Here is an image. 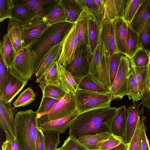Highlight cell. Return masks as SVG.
Listing matches in <instances>:
<instances>
[{
  "label": "cell",
  "mask_w": 150,
  "mask_h": 150,
  "mask_svg": "<svg viewBox=\"0 0 150 150\" xmlns=\"http://www.w3.org/2000/svg\"><path fill=\"white\" fill-rule=\"evenodd\" d=\"M117 108L108 107L79 114L69 127V136L77 140L81 136L107 132L111 134L112 119Z\"/></svg>",
  "instance_id": "cell-1"
},
{
  "label": "cell",
  "mask_w": 150,
  "mask_h": 150,
  "mask_svg": "<svg viewBox=\"0 0 150 150\" xmlns=\"http://www.w3.org/2000/svg\"><path fill=\"white\" fill-rule=\"evenodd\" d=\"M38 128L35 112L31 109L18 112L15 116V134L20 150H36Z\"/></svg>",
  "instance_id": "cell-2"
},
{
  "label": "cell",
  "mask_w": 150,
  "mask_h": 150,
  "mask_svg": "<svg viewBox=\"0 0 150 150\" xmlns=\"http://www.w3.org/2000/svg\"><path fill=\"white\" fill-rule=\"evenodd\" d=\"M74 23L65 21L50 25L30 46L37 56L35 69L52 48L62 42Z\"/></svg>",
  "instance_id": "cell-3"
},
{
  "label": "cell",
  "mask_w": 150,
  "mask_h": 150,
  "mask_svg": "<svg viewBox=\"0 0 150 150\" xmlns=\"http://www.w3.org/2000/svg\"><path fill=\"white\" fill-rule=\"evenodd\" d=\"M79 114L92 109L110 107L113 100L110 93H103L79 89L76 93Z\"/></svg>",
  "instance_id": "cell-4"
},
{
  "label": "cell",
  "mask_w": 150,
  "mask_h": 150,
  "mask_svg": "<svg viewBox=\"0 0 150 150\" xmlns=\"http://www.w3.org/2000/svg\"><path fill=\"white\" fill-rule=\"evenodd\" d=\"M77 110L76 93L68 91L50 111L38 118V126L43 123L68 117Z\"/></svg>",
  "instance_id": "cell-5"
},
{
  "label": "cell",
  "mask_w": 150,
  "mask_h": 150,
  "mask_svg": "<svg viewBox=\"0 0 150 150\" xmlns=\"http://www.w3.org/2000/svg\"><path fill=\"white\" fill-rule=\"evenodd\" d=\"M37 56L29 47H22L16 53L11 68L28 81L35 73Z\"/></svg>",
  "instance_id": "cell-6"
},
{
  "label": "cell",
  "mask_w": 150,
  "mask_h": 150,
  "mask_svg": "<svg viewBox=\"0 0 150 150\" xmlns=\"http://www.w3.org/2000/svg\"><path fill=\"white\" fill-rule=\"evenodd\" d=\"M92 54L88 45L76 47L69 64L66 67L74 77H81L89 73Z\"/></svg>",
  "instance_id": "cell-7"
},
{
  "label": "cell",
  "mask_w": 150,
  "mask_h": 150,
  "mask_svg": "<svg viewBox=\"0 0 150 150\" xmlns=\"http://www.w3.org/2000/svg\"><path fill=\"white\" fill-rule=\"evenodd\" d=\"M50 25L45 17L37 15L23 24L22 47H29Z\"/></svg>",
  "instance_id": "cell-8"
},
{
  "label": "cell",
  "mask_w": 150,
  "mask_h": 150,
  "mask_svg": "<svg viewBox=\"0 0 150 150\" xmlns=\"http://www.w3.org/2000/svg\"><path fill=\"white\" fill-rule=\"evenodd\" d=\"M131 69L129 59L125 55L121 59L114 81L110 89L113 100L127 95V79Z\"/></svg>",
  "instance_id": "cell-9"
},
{
  "label": "cell",
  "mask_w": 150,
  "mask_h": 150,
  "mask_svg": "<svg viewBox=\"0 0 150 150\" xmlns=\"http://www.w3.org/2000/svg\"><path fill=\"white\" fill-rule=\"evenodd\" d=\"M99 44L101 55L109 60L114 53L119 52L116 47L112 20L104 19L102 21Z\"/></svg>",
  "instance_id": "cell-10"
},
{
  "label": "cell",
  "mask_w": 150,
  "mask_h": 150,
  "mask_svg": "<svg viewBox=\"0 0 150 150\" xmlns=\"http://www.w3.org/2000/svg\"><path fill=\"white\" fill-rule=\"evenodd\" d=\"M28 81L13 69L8 68L7 82L3 91L0 94V99L6 103H11L27 85Z\"/></svg>",
  "instance_id": "cell-11"
},
{
  "label": "cell",
  "mask_w": 150,
  "mask_h": 150,
  "mask_svg": "<svg viewBox=\"0 0 150 150\" xmlns=\"http://www.w3.org/2000/svg\"><path fill=\"white\" fill-rule=\"evenodd\" d=\"M15 108L11 103H6L0 99V127L6 134V141L16 138Z\"/></svg>",
  "instance_id": "cell-12"
},
{
  "label": "cell",
  "mask_w": 150,
  "mask_h": 150,
  "mask_svg": "<svg viewBox=\"0 0 150 150\" xmlns=\"http://www.w3.org/2000/svg\"><path fill=\"white\" fill-rule=\"evenodd\" d=\"M62 44L61 53L57 62L59 64L66 67L74 54L78 45L75 23L64 38Z\"/></svg>",
  "instance_id": "cell-13"
},
{
  "label": "cell",
  "mask_w": 150,
  "mask_h": 150,
  "mask_svg": "<svg viewBox=\"0 0 150 150\" xmlns=\"http://www.w3.org/2000/svg\"><path fill=\"white\" fill-rule=\"evenodd\" d=\"M13 4L30 8L36 15L45 17L60 2V0H12Z\"/></svg>",
  "instance_id": "cell-14"
},
{
  "label": "cell",
  "mask_w": 150,
  "mask_h": 150,
  "mask_svg": "<svg viewBox=\"0 0 150 150\" xmlns=\"http://www.w3.org/2000/svg\"><path fill=\"white\" fill-rule=\"evenodd\" d=\"M62 42L52 48L45 56L35 69L37 83H39L46 73L56 62L58 61L62 48Z\"/></svg>",
  "instance_id": "cell-15"
},
{
  "label": "cell",
  "mask_w": 150,
  "mask_h": 150,
  "mask_svg": "<svg viewBox=\"0 0 150 150\" xmlns=\"http://www.w3.org/2000/svg\"><path fill=\"white\" fill-rule=\"evenodd\" d=\"M127 117V108L125 106L117 108L111 122V134L124 142Z\"/></svg>",
  "instance_id": "cell-16"
},
{
  "label": "cell",
  "mask_w": 150,
  "mask_h": 150,
  "mask_svg": "<svg viewBox=\"0 0 150 150\" xmlns=\"http://www.w3.org/2000/svg\"><path fill=\"white\" fill-rule=\"evenodd\" d=\"M112 21L117 50L125 55L128 25L121 17L117 18Z\"/></svg>",
  "instance_id": "cell-17"
},
{
  "label": "cell",
  "mask_w": 150,
  "mask_h": 150,
  "mask_svg": "<svg viewBox=\"0 0 150 150\" xmlns=\"http://www.w3.org/2000/svg\"><path fill=\"white\" fill-rule=\"evenodd\" d=\"M150 16V0H143L128 26L139 35Z\"/></svg>",
  "instance_id": "cell-18"
},
{
  "label": "cell",
  "mask_w": 150,
  "mask_h": 150,
  "mask_svg": "<svg viewBox=\"0 0 150 150\" xmlns=\"http://www.w3.org/2000/svg\"><path fill=\"white\" fill-rule=\"evenodd\" d=\"M141 104L137 103L129 106L127 108V117L124 142L129 144L135 132L137 123L143 107L139 111Z\"/></svg>",
  "instance_id": "cell-19"
},
{
  "label": "cell",
  "mask_w": 150,
  "mask_h": 150,
  "mask_svg": "<svg viewBox=\"0 0 150 150\" xmlns=\"http://www.w3.org/2000/svg\"><path fill=\"white\" fill-rule=\"evenodd\" d=\"M79 114L78 110L68 117L41 124L38 127L43 132L57 131L60 134L65 132Z\"/></svg>",
  "instance_id": "cell-20"
},
{
  "label": "cell",
  "mask_w": 150,
  "mask_h": 150,
  "mask_svg": "<svg viewBox=\"0 0 150 150\" xmlns=\"http://www.w3.org/2000/svg\"><path fill=\"white\" fill-rule=\"evenodd\" d=\"M103 9V20L106 19L113 20L122 18L125 0H102Z\"/></svg>",
  "instance_id": "cell-21"
},
{
  "label": "cell",
  "mask_w": 150,
  "mask_h": 150,
  "mask_svg": "<svg viewBox=\"0 0 150 150\" xmlns=\"http://www.w3.org/2000/svg\"><path fill=\"white\" fill-rule=\"evenodd\" d=\"M87 8L88 17V47L92 54L99 44L101 23L100 22L91 12Z\"/></svg>",
  "instance_id": "cell-22"
},
{
  "label": "cell",
  "mask_w": 150,
  "mask_h": 150,
  "mask_svg": "<svg viewBox=\"0 0 150 150\" xmlns=\"http://www.w3.org/2000/svg\"><path fill=\"white\" fill-rule=\"evenodd\" d=\"M83 11L75 23L78 41L76 47L83 44H86L88 46V26L87 9L86 7H83Z\"/></svg>",
  "instance_id": "cell-23"
},
{
  "label": "cell",
  "mask_w": 150,
  "mask_h": 150,
  "mask_svg": "<svg viewBox=\"0 0 150 150\" xmlns=\"http://www.w3.org/2000/svg\"><path fill=\"white\" fill-rule=\"evenodd\" d=\"M6 34L9 36L13 46L17 53L22 48L23 24L9 18Z\"/></svg>",
  "instance_id": "cell-24"
},
{
  "label": "cell",
  "mask_w": 150,
  "mask_h": 150,
  "mask_svg": "<svg viewBox=\"0 0 150 150\" xmlns=\"http://www.w3.org/2000/svg\"><path fill=\"white\" fill-rule=\"evenodd\" d=\"M64 9L66 21L75 23L83 11L78 0H60Z\"/></svg>",
  "instance_id": "cell-25"
},
{
  "label": "cell",
  "mask_w": 150,
  "mask_h": 150,
  "mask_svg": "<svg viewBox=\"0 0 150 150\" xmlns=\"http://www.w3.org/2000/svg\"><path fill=\"white\" fill-rule=\"evenodd\" d=\"M74 78L79 89L103 93H110L109 89L100 85L89 73L82 77Z\"/></svg>",
  "instance_id": "cell-26"
},
{
  "label": "cell",
  "mask_w": 150,
  "mask_h": 150,
  "mask_svg": "<svg viewBox=\"0 0 150 150\" xmlns=\"http://www.w3.org/2000/svg\"><path fill=\"white\" fill-rule=\"evenodd\" d=\"M111 134L104 132L92 135H86L79 137L77 141L87 150H99V144L108 139Z\"/></svg>",
  "instance_id": "cell-27"
},
{
  "label": "cell",
  "mask_w": 150,
  "mask_h": 150,
  "mask_svg": "<svg viewBox=\"0 0 150 150\" xmlns=\"http://www.w3.org/2000/svg\"><path fill=\"white\" fill-rule=\"evenodd\" d=\"M16 53L9 36L6 34L4 35L0 42V54L8 68H12Z\"/></svg>",
  "instance_id": "cell-28"
},
{
  "label": "cell",
  "mask_w": 150,
  "mask_h": 150,
  "mask_svg": "<svg viewBox=\"0 0 150 150\" xmlns=\"http://www.w3.org/2000/svg\"><path fill=\"white\" fill-rule=\"evenodd\" d=\"M59 82L68 91L76 93L79 89L74 76L65 67L58 64Z\"/></svg>",
  "instance_id": "cell-29"
},
{
  "label": "cell",
  "mask_w": 150,
  "mask_h": 150,
  "mask_svg": "<svg viewBox=\"0 0 150 150\" xmlns=\"http://www.w3.org/2000/svg\"><path fill=\"white\" fill-rule=\"evenodd\" d=\"M35 15V12L32 9L13 3L10 19L23 24Z\"/></svg>",
  "instance_id": "cell-30"
},
{
  "label": "cell",
  "mask_w": 150,
  "mask_h": 150,
  "mask_svg": "<svg viewBox=\"0 0 150 150\" xmlns=\"http://www.w3.org/2000/svg\"><path fill=\"white\" fill-rule=\"evenodd\" d=\"M39 86L42 93V96L60 100L68 91L60 85L56 86L47 84L40 82Z\"/></svg>",
  "instance_id": "cell-31"
},
{
  "label": "cell",
  "mask_w": 150,
  "mask_h": 150,
  "mask_svg": "<svg viewBox=\"0 0 150 150\" xmlns=\"http://www.w3.org/2000/svg\"><path fill=\"white\" fill-rule=\"evenodd\" d=\"M127 96L129 100L132 99L134 103L141 100L138 84L136 79L134 71L131 67V69L127 79Z\"/></svg>",
  "instance_id": "cell-32"
},
{
  "label": "cell",
  "mask_w": 150,
  "mask_h": 150,
  "mask_svg": "<svg viewBox=\"0 0 150 150\" xmlns=\"http://www.w3.org/2000/svg\"><path fill=\"white\" fill-rule=\"evenodd\" d=\"M129 60L131 67H146L150 62V54L144 49L139 48Z\"/></svg>",
  "instance_id": "cell-33"
},
{
  "label": "cell",
  "mask_w": 150,
  "mask_h": 150,
  "mask_svg": "<svg viewBox=\"0 0 150 150\" xmlns=\"http://www.w3.org/2000/svg\"><path fill=\"white\" fill-rule=\"evenodd\" d=\"M139 48V35L128 26L125 56L130 58Z\"/></svg>",
  "instance_id": "cell-34"
},
{
  "label": "cell",
  "mask_w": 150,
  "mask_h": 150,
  "mask_svg": "<svg viewBox=\"0 0 150 150\" xmlns=\"http://www.w3.org/2000/svg\"><path fill=\"white\" fill-rule=\"evenodd\" d=\"M143 0H125L122 18L129 24L132 19Z\"/></svg>",
  "instance_id": "cell-35"
},
{
  "label": "cell",
  "mask_w": 150,
  "mask_h": 150,
  "mask_svg": "<svg viewBox=\"0 0 150 150\" xmlns=\"http://www.w3.org/2000/svg\"><path fill=\"white\" fill-rule=\"evenodd\" d=\"M35 96L34 91L30 87L27 88L20 94L13 103V107L15 108L24 107L32 103Z\"/></svg>",
  "instance_id": "cell-36"
},
{
  "label": "cell",
  "mask_w": 150,
  "mask_h": 150,
  "mask_svg": "<svg viewBox=\"0 0 150 150\" xmlns=\"http://www.w3.org/2000/svg\"><path fill=\"white\" fill-rule=\"evenodd\" d=\"M139 46L150 54V16L139 35Z\"/></svg>",
  "instance_id": "cell-37"
},
{
  "label": "cell",
  "mask_w": 150,
  "mask_h": 150,
  "mask_svg": "<svg viewBox=\"0 0 150 150\" xmlns=\"http://www.w3.org/2000/svg\"><path fill=\"white\" fill-rule=\"evenodd\" d=\"M45 17L50 25L66 21L64 10L60 2Z\"/></svg>",
  "instance_id": "cell-38"
},
{
  "label": "cell",
  "mask_w": 150,
  "mask_h": 150,
  "mask_svg": "<svg viewBox=\"0 0 150 150\" xmlns=\"http://www.w3.org/2000/svg\"><path fill=\"white\" fill-rule=\"evenodd\" d=\"M40 82L51 85H59L58 63L57 61L55 62L53 64L43 76Z\"/></svg>",
  "instance_id": "cell-39"
},
{
  "label": "cell",
  "mask_w": 150,
  "mask_h": 150,
  "mask_svg": "<svg viewBox=\"0 0 150 150\" xmlns=\"http://www.w3.org/2000/svg\"><path fill=\"white\" fill-rule=\"evenodd\" d=\"M125 54L120 52L114 53L109 59V69L111 87L117 72L122 57Z\"/></svg>",
  "instance_id": "cell-40"
},
{
  "label": "cell",
  "mask_w": 150,
  "mask_h": 150,
  "mask_svg": "<svg viewBox=\"0 0 150 150\" xmlns=\"http://www.w3.org/2000/svg\"><path fill=\"white\" fill-rule=\"evenodd\" d=\"M59 100L42 96L38 110L35 112L38 118L50 111Z\"/></svg>",
  "instance_id": "cell-41"
},
{
  "label": "cell",
  "mask_w": 150,
  "mask_h": 150,
  "mask_svg": "<svg viewBox=\"0 0 150 150\" xmlns=\"http://www.w3.org/2000/svg\"><path fill=\"white\" fill-rule=\"evenodd\" d=\"M45 139V150H56L60 142V133L57 131H49L44 132Z\"/></svg>",
  "instance_id": "cell-42"
},
{
  "label": "cell",
  "mask_w": 150,
  "mask_h": 150,
  "mask_svg": "<svg viewBox=\"0 0 150 150\" xmlns=\"http://www.w3.org/2000/svg\"><path fill=\"white\" fill-rule=\"evenodd\" d=\"M148 67H132L134 72L136 79L141 97L146 83Z\"/></svg>",
  "instance_id": "cell-43"
},
{
  "label": "cell",
  "mask_w": 150,
  "mask_h": 150,
  "mask_svg": "<svg viewBox=\"0 0 150 150\" xmlns=\"http://www.w3.org/2000/svg\"><path fill=\"white\" fill-rule=\"evenodd\" d=\"M141 104L150 110V62L147 71L146 83L141 97Z\"/></svg>",
  "instance_id": "cell-44"
},
{
  "label": "cell",
  "mask_w": 150,
  "mask_h": 150,
  "mask_svg": "<svg viewBox=\"0 0 150 150\" xmlns=\"http://www.w3.org/2000/svg\"><path fill=\"white\" fill-rule=\"evenodd\" d=\"M143 110V109L142 110V112ZM127 150H142L140 137V116L135 132L131 141L129 144Z\"/></svg>",
  "instance_id": "cell-45"
},
{
  "label": "cell",
  "mask_w": 150,
  "mask_h": 150,
  "mask_svg": "<svg viewBox=\"0 0 150 150\" xmlns=\"http://www.w3.org/2000/svg\"><path fill=\"white\" fill-rule=\"evenodd\" d=\"M82 8L86 7L95 16L97 19L102 22L103 18L100 10L93 0H78Z\"/></svg>",
  "instance_id": "cell-46"
},
{
  "label": "cell",
  "mask_w": 150,
  "mask_h": 150,
  "mask_svg": "<svg viewBox=\"0 0 150 150\" xmlns=\"http://www.w3.org/2000/svg\"><path fill=\"white\" fill-rule=\"evenodd\" d=\"M12 0H0V21H3L7 18H10Z\"/></svg>",
  "instance_id": "cell-47"
},
{
  "label": "cell",
  "mask_w": 150,
  "mask_h": 150,
  "mask_svg": "<svg viewBox=\"0 0 150 150\" xmlns=\"http://www.w3.org/2000/svg\"><path fill=\"white\" fill-rule=\"evenodd\" d=\"M144 110L142 111L140 116V137L142 150H150L149 140L146 135V127L144 121L145 118L143 115Z\"/></svg>",
  "instance_id": "cell-48"
},
{
  "label": "cell",
  "mask_w": 150,
  "mask_h": 150,
  "mask_svg": "<svg viewBox=\"0 0 150 150\" xmlns=\"http://www.w3.org/2000/svg\"><path fill=\"white\" fill-rule=\"evenodd\" d=\"M123 142L120 139L111 134L108 138L99 144V150H108L115 147Z\"/></svg>",
  "instance_id": "cell-49"
},
{
  "label": "cell",
  "mask_w": 150,
  "mask_h": 150,
  "mask_svg": "<svg viewBox=\"0 0 150 150\" xmlns=\"http://www.w3.org/2000/svg\"><path fill=\"white\" fill-rule=\"evenodd\" d=\"M8 68L0 54V94L3 91L7 81Z\"/></svg>",
  "instance_id": "cell-50"
},
{
  "label": "cell",
  "mask_w": 150,
  "mask_h": 150,
  "mask_svg": "<svg viewBox=\"0 0 150 150\" xmlns=\"http://www.w3.org/2000/svg\"><path fill=\"white\" fill-rule=\"evenodd\" d=\"M61 147L64 150H87L77 140L69 136L64 141Z\"/></svg>",
  "instance_id": "cell-51"
},
{
  "label": "cell",
  "mask_w": 150,
  "mask_h": 150,
  "mask_svg": "<svg viewBox=\"0 0 150 150\" xmlns=\"http://www.w3.org/2000/svg\"><path fill=\"white\" fill-rule=\"evenodd\" d=\"M45 139L42 131L38 128L36 142V150H45Z\"/></svg>",
  "instance_id": "cell-52"
},
{
  "label": "cell",
  "mask_w": 150,
  "mask_h": 150,
  "mask_svg": "<svg viewBox=\"0 0 150 150\" xmlns=\"http://www.w3.org/2000/svg\"><path fill=\"white\" fill-rule=\"evenodd\" d=\"M1 150H20L16 139L4 142L1 146Z\"/></svg>",
  "instance_id": "cell-53"
},
{
  "label": "cell",
  "mask_w": 150,
  "mask_h": 150,
  "mask_svg": "<svg viewBox=\"0 0 150 150\" xmlns=\"http://www.w3.org/2000/svg\"><path fill=\"white\" fill-rule=\"evenodd\" d=\"M128 145L122 142L117 146L108 150H127Z\"/></svg>",
  "instance_id": "cell-54"
},
{
  "label": "cell",
  "mask_w": 150,
  "mask_h": 150,
  "mask_svg": "<svg viewBox=\"0 0 150 150\" xmlns=\"http://www.w3.org/2000/svg\"><path fill=\"white\" fill-rule=\"evenodd\" d=\"M56 150H64L62 148V147H59L58 148H57V149Z\"/></svg>",
  "instance_id": "cell-55"
}]
</instances>
